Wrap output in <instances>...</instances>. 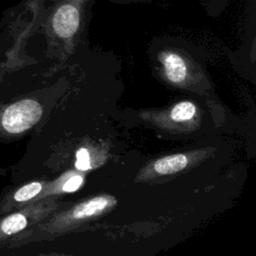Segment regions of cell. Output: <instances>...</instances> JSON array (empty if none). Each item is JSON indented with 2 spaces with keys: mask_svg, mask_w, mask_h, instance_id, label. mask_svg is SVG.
I'll return each mask as SVG.
<instances>
[{
  "mask_svg": "<svg viewBox=\"0 0 256 256\" xmlns=\"http://www.w3.org/2000/svg\"><path fill=\"white\" fill-rule=\"evenodd\" d=\"M43 116V106L34 97L0 102V143H9L34 128Z\"/></svg>",
  "mask_w": 256,
  "mask_h": 256,
  "instance_id": "obj_1",
  "label": "cell"
},
{
  "mask_svg": "<svg viewBox=\"0 0 256 256\" xmlns=\"http://www.w3.org/2000/svg\"><path fill=\"white\" fill-rule=\"evenodd\" d=\"M95 2V0H58L51 16L54 34L61 39L74 37Z\"/></svg>",
  "mask_w": 256,
  "mask_h": 256,
  "instance_id": "obj_2",
  "label": "cell"
},
{
  "mask_svg": "<svg viewBox=\"0 0 256 256\" xmlns=\"http://www.w3.org/2000/svg\"><path fill=\"white\" fill-rule=\"evenodd\" d=\"M161 60L167 78L173 83H180L186 78V64L181 56L172 51L161 53Z\"/></svg>",
  "mask_w": 256,
  "mask_h": 256,
  "instance_id": "obj_3",
  "label": "cell"
},
{
  "mask_svg": "<svg viewBox=\"0 0 256 256\" xmlns=\"http://www.w3.org/2000/svg\"><path fill=\"white\" fill-rule=\"evenodd\" d=\"M110 200L111 198L107 196H97L88 201L80 203L74 208L72 216L75 219H82L98 214L110 204Z\"/></svg>",
  "mask_w": 256,
  "mask_h": 256,
  "instance_id": "obj_4",
  "label": "cell"
},
{
  "mask_svg": "<svg viewBox=\"0 0 256 256\" xmlns=\"http://www.w3.org/2000/svg\"><path fill=\"white\" fill-rule=\"evenodd\" d=\"M188 159L184 154H174L158 159L154 163V170L161 174L167 175L181 171L187 166Z\"/></svg>",
  "mask_w": 256,
  "mask_h": 256,
  "instance_id": "obj_5",
  "label": "cell"
},
{
  "mask_svg": "<svg viewBox=\"0 0 256 256\" xmlns=\"http://www.w3.org/2000/svg\"><path fill=\"white\" fill-rule=\"evenodd\" d=\"M195 105L192 102H180L175 105L171 110V118L174 121L178 122L187 121L193 117V115L195 114Z\"/></svg>",
  "mask_w": 256,
  "mask_h": 256,
  "instance_id": "obj_6",
  "label": "cell"
},
{
  "mask_svg": "<svg viewBox=\"0 0 256 256\" xmlns=\"http://www.w3.org/2000/svg\"><path fill=\"white\" fill-rule=\"evenodd\" d=\"M202 8L212 17L219 16L227 8L229 0H198Z\"/></svg>",
  "mask_w": 256,
  "mask_h": 256,
  "instance_id": "obj_7",
  "label": "cell"
},
{
  "mask_svg": "<svg viewBox=\"0 0 256 256\" xmlns=\"http://www.w3.org/2000/svg\"><path fill=\"white\" fill-rule=\"evenodd\" d=\"M75 167L78 170H87L90 168V160L88 151L85 148H80L76 154Z\"/></svg>",
  "mask_w": 256,
  "mask_h": 256,
  "instance_id": "obj_8",
  "label": "cell"
},
{
  "mask_svg": "<svg viewBox=\"0 0 256 256\" xmlns=\"http://www.w3.org/2000/svg\"><path fill=\"white\" fill-rule=\"evenodd\" d=\"M81 183H82V177L80 175H74L64 183L63 190L66 192H73L79 188Z\"/></svg>",
  "mask_w": 256,
  "mask_h": 256,
  "instance_id": "obj_9",
  "label": "cell"
},
{
  "mask_svg": "<svg viewBox=\"0 0 256 256\" xmlns=\"http://www.w3.org/2000/svg\"><path fill=\"white\" fill-rule=\"evenodd\" d=\"M110 3L118 5H131V4H142V3H151L156 0H108Z\"/></svg>",
  "mask_w": 256,
  "mask_h": 256,
  "instance_id": "obj_10",
  "label": "cell"
},
{
  "mask_svg": "<svg viewBox=\"0 0 256 256\" xmlns=\"http://www.w3.org/2000/svg\"><path fill=\"white\" fill-rule=\"evenodd\" d=\"M95 1H96V0H95Z\"/></svg>",
  "mask_w": 256,
  "mask_h": 256,
  "instance_id": "obj_11",
  "label": "cell"
}]
</instances>
